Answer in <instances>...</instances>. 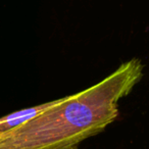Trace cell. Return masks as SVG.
Returning a JSON list of instances; mask_svg holds the SVG:
<instances>
[{
	"instance_id": "obj_1",
	"label": "cell",
	"mask_w": 149,
	"mask_h": 149,
	"mask_svg": "<svg viewBox=\"0 0 149 149\" xmlns=\"http://www.w3.org/2000/svg\"><path fill=\"white\" fill-rule=\"evenodd\" d=\"M144 64L134 57L102 81L59 98L28 122L4 132L0 149H68L100 134L118 116V103L142 80Z\"/></svg>"
},
{
	"instance_id": "obj_2",
	"label": "cell",
	"mask_w": 149,
	"mask_h": 149,
	"mask_svg": "<svg viewBox=\"0 0 149 149\" xmlns=\"http://www.w3.org/2000/svg\"><path fill=\"white\" fill-rule=\"evenodd\" d=\"M68 149H78V146H72V147H70V148H68Z\"/></svg>"
},
{
	"instance_id": "obj_3",
	"label": "cell",
	"mask_w": 149,
	"mask_h": 149,
	"mask_svg": "<svg viewBox=\"0 0 149 149\" xmlns=\"http://www.w3.org/2000/svg\"><path fill=\"white\" fill-rule=\"evenodd\" d=\"M2 134H3V133H0V137H1V136H2Z\"/></svg>"
}]
</instances>
